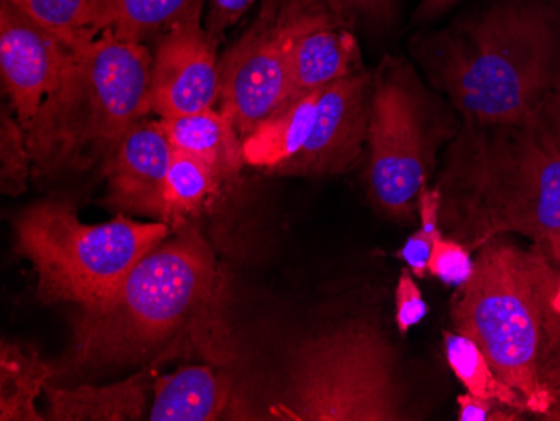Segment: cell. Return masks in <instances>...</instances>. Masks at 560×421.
Segmentation results:
<instances>
[{
	"instance_id": "obj_1",
	"label": "cell",
	"mask_w": 560,
	"mask_h": 421,
	"mask_svg": "<svg viewBox=\"0 0 560 421\" xmlns=\"http://www.w3.org/2000/svg\"><path fill=\"white\" fill-rule=\"evenodd\" d=\"M433 187L443 235L471 254L517 234L546 245L560 266V93L512 118L462 119Z\"/></svg>"
},
{
	"instance_id": "obj_2",
	"label": "cell",
	"mask_w": 560,
	"mask_h": 421,
	"mask_svg": "<svg viewBox=\"0 0 560 421\" xmlns=\"http://www.w3.org/2000/svg\"><path fill=\"white\" fill-rule=\"evenodd\" d=\"M410 52L462 119L512 118L560 93V0H483Z\"/></svg>"
},
{
	"instance_id": "obj_3",
	"label": "cell",
	"mask_w": 560,
	"mask_h": 421,
	"mask_svg": "<svg viewBox=\"0 0 560 421\" xmlns=\"http://www.w3.org/2000/svg\"><path fill=\"white\" fill-rule=\"evenodd\" d=\"M450 304L453 331L474 339L499 378L542 420L560 400V266L546 245L509 235L477 250Z\"/></svg>"
},
{
	"instance_id": "obj_4",
	"label": "cell",
	"mask_w": 560,
	"mask_h": 421,
	"mask_svg": "<svg viewBox=\"0 0 560 421\" xmlns=\"http://www.w3.org/2000/svg\"><path fill=\"white\" fill-rule=\"evenodd\" d=\"M217 292L215 256L197 227L185 222L106 300L80 307L71 363L106 367L156 358L203 328L212 317Z\"/></svg>"
},
{
	"instance_id": "obj_5",
	"label": "cell",
	"mask_w": 560,
	"mask_h": 421,
	"mask_svg": "<svg viewBox=\"0 0 560 421\" xmlns=\"http://www.w3.org/2000/svg\"><path fill=\"white\" fill-rule=\"evenodd\" d=\"M153 56L105 31L75 49L61 90L24 131L39 177L90 168L151 112Z\"/></svg>"
},
{
	"instance_id": "obj_6",
	"label": "cell",
	"mask_w": 560,
	"mask_h": 421,
	"mask_svg": "<svg viewBox=\"0 0 560 421\" xmlns=\"http://www.w3.org/2000/svg\"><path fill=\"white\" fill-rule=\"evenodd\" d=\"M462 127L452 103L402 56L373 72L366 180L374 206L396 222L418 215V197L435 178L443 150Z\"/></svg>"
},
{
	"instance_id": "obj_7",
	"label": "cell",
	"mask_w": 560,
	"mask_h": 421,
	"mask_svg": "<svg viewBox=\"0 0 560 421\" xmlns=\"http://www.w3.org/2000/svg\"><path fill=\"white\" fill-rule=\"evenodd\" d=\"M18 250L33 264L37 294L46 303L84 307L106 300L130 270L173 229L159 222L118 219L84 224L65 200H44L19 213Z\"/></svg>"
},
{
	"instance_id": "obj_8",
	"label": "cell",
	"mask_w": 560,
	"mask_h": 421,
	"mask_svg": "<svg viewBox=\"0 0 560 421\" xmlns=\"http://www.w3.org/2000/svg\"><path fill=\"white\" fill-rule=\"evenodd\" d=\"M396 353L364 320L317 332L291 354L282 400L270 414L292 421L406 420Z\"/></svg>"
},
{
	"instance_id": "obj_9",
	"label": "cell",
	"mask_w": 560,
	"mask_h": 421,
	"mask_svg": "<svg viewBox=\"0 0 560 421\" xmlns=\"http://www.w3.org/2000/svg\"><path fill=\"white\" fill-rule=\"evenodd\" d=\"M373 72H355L282 106L242 141L244 162L285 177H335L366 150Z\"/></svg>"
},
{
	"instance_id": "obj_10",
	"label": "cell",
	"mask_w": 560,
	"mask_h": 421,
	"mask_svg": "<svg viewBox=\"0 0 560 421\" xmlns=\"http://www.w3.org/2000/svg\"><path fill=\"white\" fill-rule=\"evenodd\" d=\"M291 46L279 17L260 21L220 62L222 112L242 140L288 102Z\"/></svg>"
},
{
	"instance_id": "obj_11",
	"label": "cell",
	"mask_w": 560,
	"mask_h": 421,
	"mask_svg": "<svg viewBox=\"0 0 560 421\" xmlns=\"http://www.w3.org/2000/svg\"><path fill=\"white\" fill-rule=\"evenodd\" d=\"M71 47L40 27L24 12L2 0L0 4V69L22 130L33 127L40 109L61 90Z\"/></svg>"
},
{
	"instance_id": "obj_12",
	"label": "cell",
	"mask_w": 560,
	"mask_h": 421,
	"mask_svg": "<svg viewBox=\"0 0 560 421\" xmlns=\"http://www.w3.org/2000/svg\"><path fill=\"white\" fill-rule=\"evenodd\" d=\"M277 17L291 46V91L282 106L363 71L358 40L324 0H288Z\"/></svg>"
},
{
	"instance_id": "obj_13",
	"label": "cell",
	"mask_w": 560,
	"mask_h": 421,
	"mask_svg": "<svg viewBox=\"0 0 560 421\" xmlns=\"http://www.w3.org/2000/svg\"><path fill=\"white\" fill-rule=\"evenodd\" d=\"M220 96L215 40L200 17L178 24L160 37L151 66V112L159 118L206 112Z\"/></svg>"
},
{
	"instance_id": "obj_14",
	"label": "cell",
	"mask_w": 560,
	"mask_h": 421,
	"mask_svg": "<svg viewBox=\"0 0 560 421\" xmlns=\"http://www.w3.org/2000/svg\"><path fill=\"white\" fill-rule=\"evenodd\" d=\"M175 148L159 121H140L105 160L109 202L122 212L159 217Z\"/></svg>"
},
{
	"instance_id": "obj_15",
	"label": "cell",
	"mask_w": 560,
	"mask_h": 421,
	"mask_svg": "<svg viewBox=\"0 0 560 421\" xmlns=\"http://www.w3.org/2000/svg\"><path fill=\"white\" fill-rule=\"evenodd\" d=\"M231 400V379L222 373L212 366H184L156 379L148 420H219Z\"/></svg>"
},
{
	"instance_id": "obj_16",
	"label": "cell",
	"mask_w": 560,
	"mask_h": 421,
	"mask_svg": "<svg viewBox=\"0 0 560 421\" xmlns=\"http://www.w3.org/2000/svg\"><path fill=\"white\" fill-rule=\"evenodd\" d=\"M150 370L108 386L83 385L78 388L47 386L49 420L55 421H133L143 420L147 410Z\"/></svg>"
},
{
	"instance_id": "obj_17",
	"label": "cell",
	"mask_w": 560,
	"mask_h": 421,
	"mask_svg": "<svg viewBox=\"0 0 560 421\" xmlns=\"http://www.w3.org/2000/svg\"><path fill=\"white\" fill-rule=\"evenodd\" d=\"M175 152L212 166L223 180L237 177L244 165L242 138L229 116L215 109L159 119Z\"/></svg>"
},
{
	"instance_id": "obj_18",
	"label": "cell",
	"mask_w": 560,
	"mask_h": 421,
	"mask_svg": "<svg viewBox=\"0 0 560 421\" xmlns=\"http://www.w3.org/2000/svg\"><path fill=\"white\" fill-rule=\"evenodd\" d=\"M200 15L201 0H101L97 31L143 43Z\"/></svg>"
},
{
	"instance_id": "obj_19",
	"label": "cell",
	"mask_w": 560,
	"mask_h": 421,
	"mask_svg": "<svg viewBox=\"0 0 560 421\" xmlns=\"http://www.w3.org/2000/svg\"><path fill=\"white\" fill-rule=\"evenodd\" d=\"M52 367L36 351L2 341L0 348V420L39 421L37 396L47 388Z\"/></svg>"
},
{
	"instance_id": "obj_20",
	"label": "cell",
	"mask_w": 560,
	"mask_h": 421,
	"mask_svg": "<svg viewBox=\"0 0 560 421\" xmlns=\"http://www.w3.org/2000/svg\"><path fill=\"white\" fill-rule=\"evenodd\" d=\"M223 178L219 173L187 153L175 152L163 190L162 222L175 229L188 217L197 215L219 195Z\"/></svg>"
},
{
	"instance_id": "obj_21",
	"label": "cell",
	"mask_w": 560,
	"mask_h": 421,
	"mask_svg": "<svg viewBox=\"0 0 560 421\" xmlns=\"http://www.w3.org/2000/svg\"><path fill=\"white\" fill-rule=\"evenodd\" d=\"M443 341H445L446 361L467 393L487 400L502 401L528 413L521 393L515 391L512 386L499 378L492 364L474 339L460 332L445 331Z\"/></svg>"
},
{
	"instance_id": "obj_22",
	"label": "cell",
	"mask_w": 560,
	"mask_h": 421,
	"mask_svg": "<svg viewBox=\"0 0 560 421\" xmlns=\"http://www.w3.org/2000/svg\"><path fill=\"white\" fill-rule=\"evenodd\" d=\"M44 30L71 47L100 36L101 0H8Z\"/></svg>"
},
{
	"instance_id": "obj_23",
	"label": "cell",
	"mask_w": 560,
	"mask_h": 421,
	"mask_svg": "<svg viewBox=\"0 0 560 421\" xmlns=\"http://www.w3.org/2000/svg\"><path fill=\"white\" fill-rule=\"evenodd\" d=\"M0 177L2 191L5 195H19L25 190V182L30 178V148L25 141L21 122L12 118L9 109L2 108L0 118Z\"/></svg>"
},
{
	"instance_id": "obj_24",
	"label": "cell",
	"mask_w": 560,
	"mask_h": 421,
	"mask_svg": "<svg viewBox=\"0 0 560 421\" xmlns=\"http://www.w3.org/2000/svg\"><path fill=\"white\" fill-rule=\"evenodd\" d=\"M474 254L455 238L440 235L433 242L428 272L450 288H462L474 274Z\"/></svg>"
},
{
	"instance_id": "obj_25",
	"label": "cell",
	"mask_w": 560,
	"mask_h": 421,
	"mask_svg": "<svg viewBox=\"0 0 560 421\" xmlns=\"http://www.w3.org/2000/svg\"><path fill=\"white\" fill-rule=\"evenodd\" d=\"M413 272L408 267L401 270L395 294L396 328L401 335L410 331L413 326L420 325L428 314L423 294L415 282Z\"/></svg>"
},
{
	"instance_id": "obj_26",
	"label": "cell",
	"mask_w": 560,
	"mask_h": 421,
	"mask_svg": "<svg viewBox=\"0 0 560 421\" xmlns=\"http://www.w3.org/2000/svg\"><path fill=\"white\" fill-rule=\"evenodd\" d=\"M324 4L348 27L358 19L389 22L396 14V0H324Z\"/></svg>"
},
{
	"instance_id": "obj_27",
	"label": "cell",
	"mask_w": 560,
	"mask_h": 421,
	"mask_svg": "<svg viewBox=\"0 0 560 421\" xmlns=\"http://www.w3.org/2000/svg\"><path fill=\"white\" fill-rule=\"evenodd\" d=\"M458 404V420L460 421H517L524 417V411L502 404L487 400L480 396L465 393L456 398Z\"/></svg>"
},
{
	"instance_id": "obj_28",
	"label": "cell",
	"mask_w": 560,
	"mask_h": 421,
	"mask_svg": "<svg viewBox=\"0 0 560 421\" xmlns=\"http://www.w3.org/2000/svg\"><path fill=\"white\" fill-rule=\"evenodd\" d=\"M256 0H210L209 24L207 33L213 40L222 36L229 27L254 5Z\"/></svg>"
},
{
	"instance_id": "obj_29",
	"label": "cell",
	"mask_w": 560,
	"mask_h": 421,
	"mask_svg": "<svg viewBox=\"0 0 560 421\" xmlns=\"http://www.w3.org/2000/svg\"><path fill=\"white\" fill-rule=\"evenodd\" d=\"M435 238L428 235L423 229H418L406 241L405 247L399 250V259L405 260L408 269L413 272L415 278L424 279L428 272V260H430L431 249H433Z\"/></svg>"
},
{
	"instance_id": "obj_30",
	"label": "cell",
	"mask_w": 560,
	"mask_h": 421,
	"mask_svg": "<svg viewBox=\"0 0 560 421\" xmlns=\"http://www.w3.org/2000/svg\"><path fill=\"white\" fill-rule=\"evenodd\" d=\"M440 207H442V198L435 187H427L421 190L420 197H418L420 229H423L433 238L443 235L442 225H440Z\"/></svg>"
},
{
	"instance_id": "obj_31",
	"label": "cell",
	"mask_w": 560,
	"mask_h": 421,
	"mask_svg": "<svg viewBox=\"0 0 560 421\" xmlns=\"http://www.w3.org/2000/svg\"><path fill=\"white\" fill-rule=\"evenodd\" d=\"M458 0H421L415 12V19L418 22L435 21L440 15L445 14L448 9H452Z\"/></svg>"
},
{
	"instance_id": "obj_32",
	"label": "cell",
	"mask_w": 560,
	"mask_h": 421,
	"mask_svg": "<svg viewBox=\"0 0 560 421\" xmlns=\"http://www.w3.org/2000/svg\"><path fill=\"white\" fill-rule=\"evenodd\" d=\"M542 420L560 421V400L557 401L556 405H553L552 410H550L549 413H547L546 417L542 418Z\"/></svg>"
}]
</instances>
